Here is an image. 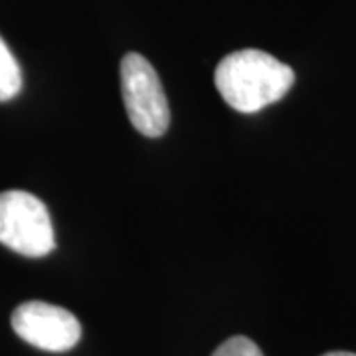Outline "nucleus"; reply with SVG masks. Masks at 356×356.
I'll return each instance as SVG.
<instances>
[{"label":"nucleus","instance_id":"f257e3e1","mask_svg":"<svg viewBox=\"0 0 356 356\" xmlns=\"http://www.w3.org/2000/svg\"><path fill=\"white\" fill-rule=\"evenodd\" d=\"M214 83L232 109L257 113L287 95L295 83V72L267 51L240 50L218 64Z\"/></svg>","mask_w":356,"mask_h":356},{"label":"nucleus","instance_id":"f03ea898","mask_svg":"<svg viewBox=\"0 0 356 356\" xmlns=\"http://www.w3.org/2000/svg\"><path fill=\"white\" fill-rule=\"evenodd\" d=\"M121 93L131 125L145 137H163L170 125V109L159 74L137 51L121 60Z\"/></svg>","mask_w":356,"mask_h":356},{"label":"nucleus","instance_id":"7ed1b4c3","mask_svg":"<svg viewBox=\"0 0 356 356\" xmlns=\"http://www.w3.org/2000/svg\"><path fill=\"white\" fill-rule=\"evenodd\" d=\"M0 243L26 257L50 254L56 236L46 204L30 192H0Z\"/></svg>","mask_w":356,"mask_h":356},{"label":"nucleus","instance_id":"20e7f679","mask_svg":"<svg viewBox=\"0 0 356 356\" xmlns=\"http://www.w3.org/2000/svg\"><path fill=\"white\" fill-rule=\"evenodd\" d=\"M13 329L24 343L48 353L72 350L81 339L74 313L44 301H26L13 313Z\"/></svg>","mask_w":356,"mask_h":356},{"label":"nucleus","instance_id":"39448f33","mask_svg":"<svg viewBox=\"0 0 356 356\" xmlns=\"http://www.w3.org/2000/svg\"><path fill=\"white\" fill-rule=\"evenodd\" d=\"M22 89V70L0 36V102H10Z\"/></svg>","mask_w":356,"mask_h":356},{"label":"nucleus","instance_id":"423d86ee","mask_svg":"<svg viewBox=\"0 0 356 356\" xmlns=\"http://www.w3.org/2000/svg\"><path fill=\"white\" fill-rule=\"evenodd\" d=\"M212 356H264L259 346L248 337H232L218 346Z\"/></svg>","mask_w":356,"mask_h":356},{"label":"nucleus","instance_id":"0eeeda50","mask_svg":"<svg viewBox=\"0 0 356 356\" xmlns=\"http://www.w3.org/2000/svg\"><path fill=\"white\" fill-rule=\"evenodd\" d=\"M323 356H356L355 353H343V350H339V353H327V355Z\"/></svg>","mask_w":356,"mask_h":356}]
</instances>
